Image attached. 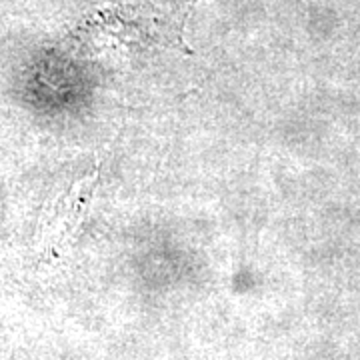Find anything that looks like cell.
<instances>
[{
    "label": "cell",
    "mask_w": 360,
    "mask_h": 360,
    "mask_svg": "<svg viewBox=\"0 0 360 360\" xmlns=\"http://www.w3.org/2000/svg\"><path fill=\"white\" fill-rule=\"evenodd\" d=\"M198 0H108L101 26L129 49H174L191 54L182 32Z\"/></svg>",
    "instance_id": "cell-1"
},
{
    "label": "cell",
    "mask_w": 360,
    "mask_h": 360,
    "mask_svg": "<svg viewBox=\"0 0 360 360\" xmlns=\"http://www.w3.org/2000/svg\"><path fill=\"white\" fill-rule=\"evenodd\" d=\"M96 184H98V170L90 172L89 176L75 180L68 186V191L49 206L39 231L42 246H46L49 250H56L77 236L86 219Z\"/></svg>",
    "instance_id": "cell-2"
}]
</instances>
